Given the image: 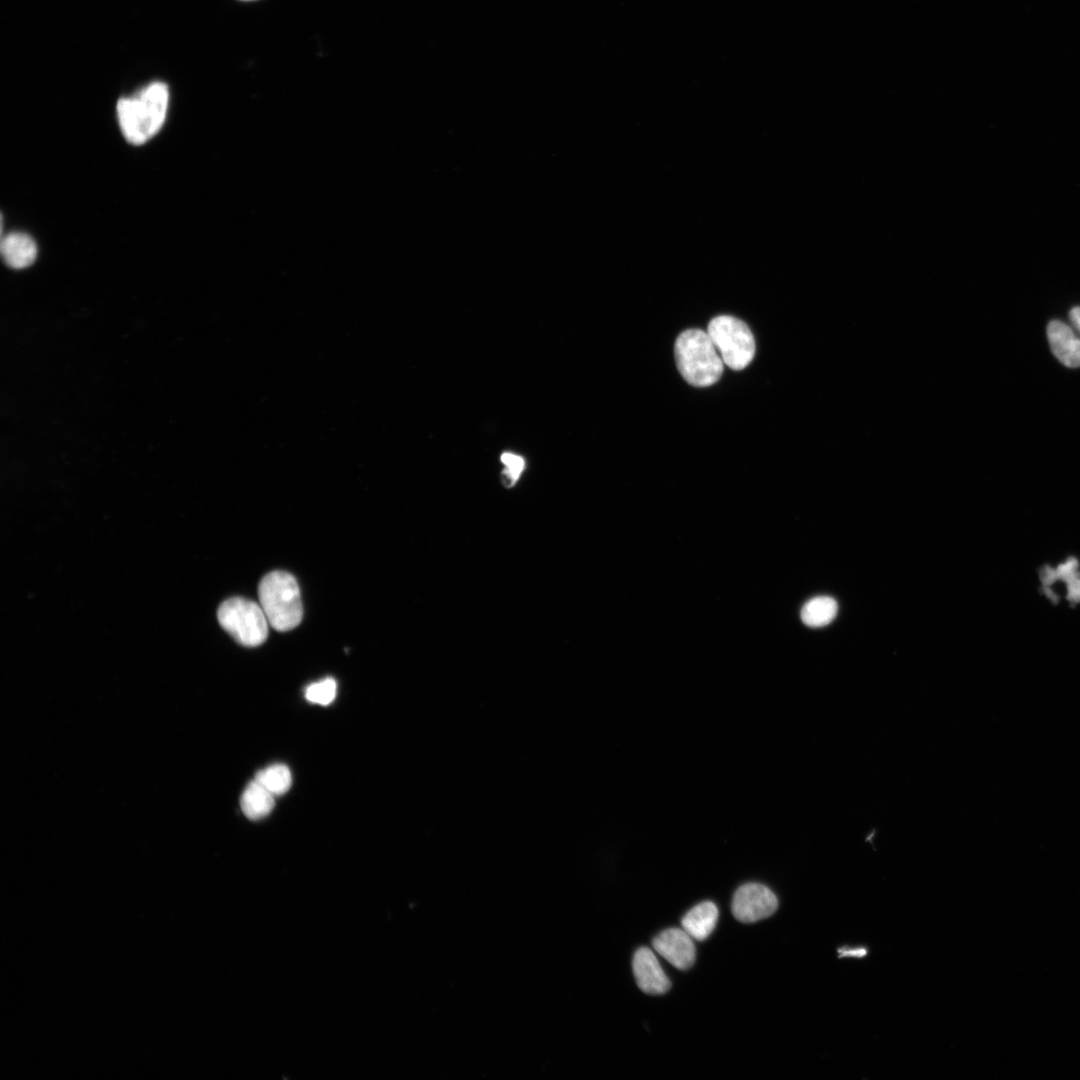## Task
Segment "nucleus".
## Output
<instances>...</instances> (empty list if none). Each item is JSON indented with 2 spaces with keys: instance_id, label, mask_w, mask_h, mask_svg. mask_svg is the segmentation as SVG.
<instances>
[{
  "instance_id": "4",
  "label": "nucleus",
  "mask_w": 1080,
  "mask_h": 1080,
  "mask_svg": "<svg viewBox=\"0 0 1080 1080\" xmlns=\"http://www.w3.org/2000/svg\"><path fill=\"white\" fill-rule=\"evenodd\" d=\"M220 625L244 646H258L268 635V620L261 607L252 600L233 597L224 601L217 612Z\"/></svg>"
},
{
  "instance_id": "10",
  "label": "nucleus",
  "mask_w": 1080,
  "mask_h": 1080,
  "mask_svg": "<svg viewBox=\"0 0 1080 1080\" xmlns=\"http://www.w3.org/2000/svg\"><path fill=\"white\" fill-rule=\"evenodd\" d=\"M0 250L5 263L14 269L30 266L37 256L35 241L22 232H12L3 236Z\"/></svg>"
},
{
  "instance_id": "13",
  "label": "nucleus",
  "mask_w": 1080,
  "mask_h": 1080,
  "mask_svg": "<svg viewBox=\"0 0 1080 1080\" xmlns=\"http://www.w3.org/2000/svg\"><path fill=\"white\" fill-rule=\"evenodd\" d=\"M838 611L837 602L828 596H818L808 600L801 610V619L810 627H822L829 624Z\"/></svg>"
},
{
  "instance_id": "18",
  "label": "nucleus",
  "mask_w": 1080,
  "mask_h": 1080,
  "mask_svg": "<svg viewBox=\"0 0 1080 1080\" xmlns=\"http://www.w3.org/2000/svg\"><path fill=\"white\" fill-rule=\"evenodd\" d=\"M1069 317L1074 327L1080 332V307H1074L1070 311Z\"/></svg>"
},
{
  "instance_id": "9",
  "label": "nucleus",
  "mask_w": 1080,
  "mask_h": 1080,
  "mask_svg": "<svg viewBox=\"0 0 1080 1080\" xmlns=\"http://www.w3.org/2000/svg\"><path fill=\"white\" fill-rule=\"evenodd\" d=\"M1047 336L1051 350L1067 367H1080V338L1066 323L1053 320L1048 324Z\"/></svg>"
},
{
  "instance_id": "19",
  "label": "nucleus",
  "mask_w": 1080,
  "mask_h": 1080,
  "mask_svg": "<svg viewBox=\"0 0 1080 1080\" xmlns=\"http://www.w3.org/2000/svg\"><path fill=\"white\" fill-rule=\"evenodd\" d=\"M241 1H254V0H241Z\"/></svg>"
},
{
  "instance_id": "12",
  "label": "nucleus",
  "mask_w": 1080,
  "mask_h": 1080,
  "mask_svg": "<svg viewBox=\"0 0 1080 1080\" xmlns=\"http://www.w3.org/2000/svg\"><path fill=\"white\" fill-rule=\"evenodd\" d=\"M274 795L255 779L244 789L240 805L244 815L251 820L267 816L275 805Z\"/></svg>"
},
{
  "instance_id": "17",
  "label": "nucleus",
  "mask_w": 1080,
  "mask_h": 1080,
  "mask_svg": "<svg viewBox=\"0 0 1080 1080\" xmlns=\"http://www.w3.org/2000/svg\"><path fill=\"white\" fill-rule=\"evenodd\" d=\"M501 461L505 465L501 473V482L506 488H511L524 470L525 461L521 456L511 452H504L501 455Z\"/></svg>"
},
{
  "instance_id": "7",
  "label": "nucleus",
  "mask_w": 1080,
  "mask_h": 1080,
  "mask_svg": "<svg viewBox=\"0 0 1080 1080\" xmlns=\"http://www.w3.org/2000/svg\"><path fill=\"white\" fill-rule=\"evenodd\" d=\"M693 938L682 928H668L653 939L658 954L675 968L687 970L695 962L696 949Z\"/></svg>"
},
{
  "instance_id": "16",
  "label": "nucleus",
  "mask_w": 1080,
  "mask_h": 1080,
  "mask_svg": "<svg viewBox=\"0 0 1080 1080\" xmlns=\"http://www.w3.org/2000/svg\"><path fill=\"white\" fill-rule=\"evenodd\" d=\"M337 683L335 679L327 677L307 686L305 698L314 704L329 705L336 697Z\"/></svg>"
},
{
  "instance_id": "8",
  "label": "nucleus",
  "mask_w": 1080,
  "mask_h": 1080,
  "mask_svg": "<svg viewBox=\"0 0 1080 1080\" xmlns=\"http://www.w3.org/2000/svg\"><path fill=\"white\" fill-rule=\"evenodd\" d=\"M632 967L637 986L644 993L661 995L670 989L669 978L649 948L641 947L635 952Z\"/></svg>"
},
{
  "instance_id": "5",
  "label": "nucleus",
  "mask_w": 1080,
  "mask_h": 1080,
  "mask_svg": "<svg viewBox=\"0 0 1080 1080\" xmlns=\"http://www.w3.org/2000/svg\"><path fill=\"white\" fill-rule=\"evenodd\" d=\"M707 333L729 368L741 370L752 361L755 341L743 321L732 316H718L709 322Z\"/></svg>"
},
{
  "instance_id": "2",
  "label": "nucleus",
  "mask_w": 1080,
  "mask_h": 1080,
  "mask_svg": "<svg viewBox=\"0 0 1080 1080\" xmlns=\"http://www.w3.org/2000/svg\"><path fill=\"white\" fill-rule=\"evenodd\" d=\"M674 355L682 377L696 387L717 382L723 372V361L708 333L688 329L676 339Z\"/></svg>"
},
{
  "instance_id": "6",
  "label": "nucleus",
  "mask_w": 1080,
  "mask_h": 1080,
  "mask_svg": "<svg viewBox=\"0 0 1080 1080\" xmlns=\"http://www.w3.org/2000/svg\"><path fill=\"white\" fill-rule=\"evenodd\" d=\"M731 908L738 921L753 923L773 915L778 908V899L767 886L747 883L736 890Z\"/></svg>"
},
{
  "instance_id": "3",
  "label": "nucleus",
  "mask_w": 1080,
  "mask_h": 1080,
  "mask_svg": "<svg viewBox=\"0 0 1080 1080\" xmlns=\"http://www.w3.org/2000/svg\"><path fill=\"white\" fill-rule=\"evenodd\" d=\"M260 605L269 624L284 632L299 625L303 616L300 589L296 579L288 572L273 571L259 583Z\"/></svg>"
},
{
  "instance_id": "11",
  "label": "nucleus",
  "mask_w": 1080,
  "mask_h": 1080,
  "mask_svg": "<svg viewBox=\"0 0 1080 1080\" xmlns=\"http://www.w3.org/2000/svg\"><path fill=\"white\" fill-rule=\"evenodd\" d=\"M719 912L711 901H704L690 909L682 918V928L695 940L703 941L713 932Z\"/></svg>"
},
{
  "instance_id": "15",
  "label": "nucleus",
  "mask_w": 1080,
  "mask_h": 1080,
  "mask_svg": "<svg viewBox=\"0 0 1080 1080\" xmlns=\"http://www.w3.org/2000/svg\"><path fill=\"white\" fill-rule=\"evenodd\" d=\"M1079 562L1075 557H1069L1065 563L1055 569V577L1067 584L1066 599L1072 606L1080 602V571Z\"/></svg>"
},
{
  "instance_id": "14",
  "label": "nucleus",
  "mask_w": 1080,
  "mask_h": 1080,
  "mask_svg": "<svg viewBox=\"0 0 1080 1080\" xmlns=\"http://www.w3.org/2000/svg\"><path fill=\"white\" fill-rule=\"evenodd\" d=\"M255 780L274 796H279L286 793L291 787L292 775L286 765L273 764L258 771Z\"/></svg>"
},
{
  "instance_id": "1",
  "label": "nucleus",
  "mask_w": 1080,
  "mask_h": 1080,
  "mask_svg": "<svg viewBox=\"0 0 1080 1080\" xmlns=\"http://www.w3.org/2000/svg\"><path fill=\"white\" fill-rule=\"evenodd\" d=\"M168 102V88L158 81L130 97L119 99L117 117L126 140L140 145L157 134L166 119Z\"/></svg>"
}]
</instances>
